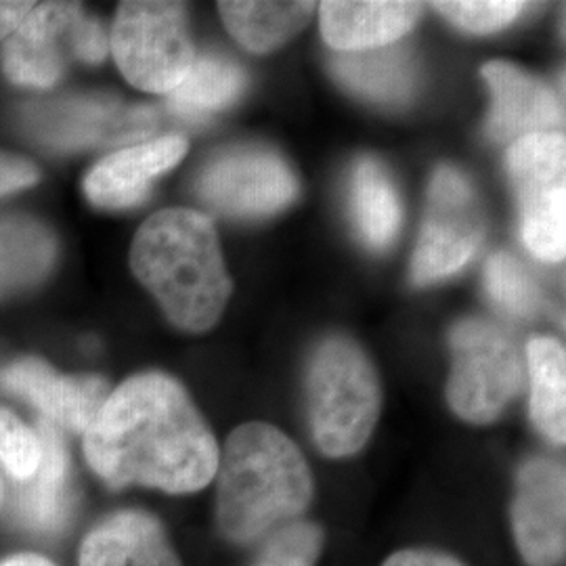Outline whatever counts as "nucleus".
<instances>
[{"label": "nucleus", "instance_id": "nucleus-1", "mask_svg": "<svg viewBox=\"0 0 566 566\" xmlns=\"http://www.w3.org/2000/svg\"><path fill=\"white\" fill-rule=\"evenodd\" d=\"M84 455L114 489L193 493L217 476L219 446L175 378L139 374L109 392L84 432Z\"/></svg>", "mask_w": 566, "mask_h": 566}, {"label": "nucleus", "instance_id": "nucleus-2", "mask_svg": "<svg viewBox=\"0 0 566 566\" xmlns=\"http://www.w3.org/2000/svg\"><path fill=\"white\" fill-rule=\"evenodd\" d=\"M217 521L233 544H254L298 523L313 497L308 464L280 428L243 424L219 455Z\"/></svg>", "mask_w": 566, "mask_h": 566}, {"label": "nucleus", "instance_id": "nucleus-3", "mask_svg": "<svg viewBox=\"0 0 566 566\" xmlns=\"http://www.w3.org/2000/svg\"><path fill=\"white\" fill-rule=\"evenodd\" d=\"M130 264L177 327L206 332L221 319L231 280L208 217L187 208L149 217L135 235Z\"/></svg>", "mask_w": 566, "mask_h": 566}, {"label": "nucleus", "instance_id": "nucleus-4", "mask_svg": "<svg viewBox=\"0 0 566 566\" xmlns=\"http://www.w3.org/2000/svg\"><path fill=\"white\" fill-rule=\"evenodd\" d=\"M308 413L315 443L329 458L364 449L380 416V382L364 350L346 338L325 340L308 367Z\"/></svg>", "mask_w": 566, "mask_h": 566}, {"label": "nucleus", "instance_id": "nucleus-5", "mask_svg": "<svg viewBox=\"0 0 566 566\" xmlns=\"http://www.w3.org/2000/svg\"><path fill=\"white\" fill-rule=\"evenodd\" d=\"M453 367L447 401L470 424L497 420L525 380L521 348L506 329L485 319H464L451 329Z\"/></svg>", "mask_w": 566, "mask_h": 566}, {"label": "nucleus", "instance_id": "nucleus-6", "mask_svg": "<svg viewBox=\"0 0 566 566\" xmlns=\"http://www.w3.org/2000/svg\"><path fill=\"white\" fill-rule=\"evenodd\" d=\"M109 44L126 81L147 93L170 95L196 61L179 2H122Z\"/></svg>", "mask_w": 566, "mask_h": 566}, {"label": "nucleus", "instance_id": "nucleus-7", "mask_svg": "<svg viewBox=\"0 0 566 566\" xmlns=\"http://www.w3.org/2000/svg\"><path fill=\"white\" fill-rule=\"evenodd\" d=\"M109 51L102 23L74 2L32 7L2 46V70L18 84L46 88L72 60L99 63Z\"/></svg>", "mask_w": 566, "mask_h": 566}, {"label": "nucleus", "instance_id": "nucleus-8", "mask_svg": "<svg viewBox=\"0 0 566 566\" xmlns=\"http://www.w3.org/2000/svg\"><path fill=\"white\" fill-rule=\"evenodd\" d=\"M507 170L521 208V235L528 252L547 263L565 259L566 145L560 133L512 143Z\"/></svg>", "mask_w": 566, "mask_h": 566}, {"label": "nucleus", "instance_id": "nucleus-9", "mask_svg": "<svg viewBox=\"0 0 566 566\" xmlns=\"http://www.w3.org/2000/svg\"><path fill=\"white\" fill-rule=\"evenodd\" d=\"M485 235L479 196L462 172L443 166L428 189L422 235L413 254L411 277L418 285L441 282L474 259Z\"/></svg>", "mask_w": 566, "mask_h": 566}, {"label": "nucleus", "instance_id": "nucleus-10", "mask_svg": "<svg viewBox=\"0 0 566 566\" xmlns=\"http://www.w3.org/2000/svg\"><path fill=\"white\" fill-rule=\"evenodd\" d=\"M206 202L229 217H266L298 196V181L280 156L263 147H235L217 156L198 179Z\"/></svg>", "mask_w": 566, "mask_h": 566}, {"label": "nucleus", "instance_id": "nucleus-11", "mask_svg": "<svg viewBox=\"0 0 566 566\" xmlns=\"http://www.w3.org/2000/svg\"><path fill=\"white\" fill-rule=\"evenodd\" d=\"M512 528L528 566L563 565L566 552L565 465L533 458L518 470Z\"/></svg>", "mask_w": 566, "mask_h": 566}, {"label": "nucleus", "instance_id": "nucleus-12", "mask_svg": "<svg viewBox=\"0 0 566 566\" xmlns=\"http://www.w3.org/2000/svg\"><path fill=\"white\" fill-rule=\"evenodd\" d=\"M2 385L41 409L49 424L72 432H86L112 392L99 376H60L39 359L11 365Z\"/></svg>", "mask_w": 566, "mask_h": 566}, {"label": "nucleus", "instance_id": "nucleus-13", "mask_svg": "<svg viewBox=\"0 0 566 566\" xmlns=\"http://www.w3.org/2000/svg\"><path fill=\"white\" fill-rule=\"evenodd\" d=\"M493 107L489 116V137L514 143L528 135L554 133L563 122V107L556 93L531 74L506 61H493L483 67Z\"/></svg>", "mask_w": 566, "mask_h": 566}, {"label": "nucleus", "instance_id": "nucleus-14", "mask_svg": "<svg viewBox=\"0 0 566 566\" xmlns=\"http://www.w3.org/2000/svg\"><path fill=\"white\" fill-rule=\"evenodd\" d=\"M185 154L187 142L182 137H163L120 149L86 175V198L109 210L133 208L147 200L151 185L181 163Z\"/></svg>", "mask_w": 566, "mask_h": 566}, {"label": "nucleus", "instance_id": "nucleus-15", "mask_svg": "<svg viewBox=\"0 0 566 566\" xmlns=\"http://www.w3.org/2000/svg\"><path fill=\"white\" fill-rule=\"evenodd\" d=\"M322 34L338 53L390 46L403 39L422 15L420 2L329 0L319 4Z\"/></svg>", "mask_w": 566, "mask_h": 566}, {"label": "nucleus", "instance_id": "nucleus-16", "mask_svg": "<svg viewBox=\"0 0 566 566\" xmlns=\"http://www.w3.org/2000/svg\"><path fill=\"white\" fill-rule=\"evenodd\" d=\"M81 566H181V560L158 518L142 510H124L84 537Z\"/></svg>", "mask_w": 566, "mask_h": 566}, {"label": "nucleus", "instance_id": "nucleus-17", "mask_svg": "<svg viewBox=\"0 0 566 566\" xmlns=\"http://www.w3.org/2000/svg\"><path fill=\"white\" fill-rule=\"evenodd\" d=\"M42 455L39 470L23 481L18 500L21 525L34 531H57L65 523L67 495V453L60 430L49 422L39 424Z\"/></svg>", "mask_w": 566, "mask_h": 566}, {"label": "nucleus", "instance_id": "nucleus-18", "mask_svg": "<svg viewBox=\"0 0 566 566\" xmlns=\"http://www.w3.org/2000/svg\"><path fill=\"white\" fill-rule=\"evenodd\" d=\"M154 114L145 107H122L103 99H84L55 107L53 120L44 124H53L55 142L93 145L139 139L154 130Z\"/></svg>", "mask_w": 566, "mask_h": 566}, {"label": "nucleus", "instance_id": "nucleus-19", "mask_svg": "<svg viewBox=\"0 0 566 566\" xmlns=\"http://www.w3.org/2000/svg\"><path fill=\"white\" fill-rule=\"evenodd\" d=\"M336 78L348 91L382 105H401L416 84L413 61L403 49H371L359 53H338L332 60Z\"/></svg>", "mask_w": 566, "mask_h": 566}, {"label": "nucleus", "instance_id": "nucleus-20", "mask_svg": "<svg viewBox=\"0 0 566 566\" xmlns=\"http://www.w3.org/2000/svg\"><path fill=\"white\" fill-rule=\"evenodd\" d=\"M315 2H221L227 30L252 53H269L294 39L313 18Z\"/></svg>", "mask_w": 566, "mask_h": 566}, {"label": "nucleus", "instance_id": "nucleus-21", "mask_svg": "<svg viewBox=\"0 0 566 566\" xmlns=\"http://www.w3.org/2000/svg\"><path fill=\"white\" fill-rule=\"evenodd\" d=\"M350 206L361 240L371 250L390 248L403 223V208L382 164L365 158L355 166Z\"/></svg>", "mask_w": 566, "mask_h": 566}, {"label": "nucleus", "instance_id": "nucleus-22", "mask_svg": "<svg viewBox=\"0 0 566 566\" xmlns=\"http://www.w3.org/2000/svg\"><path fill=\"white\" fill-rule=\"evenodd\" d=\"M531 376V418L554 446L566 439V357L563 344L535 338L526 346Z\"/></svg>", "mask_w": 566, "mask_h": 566}, {"label": "nucleus", "instance_id": "nucleus-23", "mask_svg": "<svg viewBox=\"0 0 566 566\" xmlns=\"http://www.w3.org/2000/svg\"><path fill=\"white\" fill-rule=\"evenodd\" d=\"M55 259V242L41 223L0 219V298L42 280Z\"/></svg>", "mask_w": 566, "mask_h": 566}, {"label": "nucleus", "instance_id": "nucleus-24", "mask_svg": "<svg viewBox=\"0 0 566 566\" xmlns=\"http://www.w3.org/2000/svg\"><path fill=\"white\" fill-rule=\"evenodd\" d=\"M245 86V74L233 61L219 55H196L185 81L168 95L175 114L189 120H202L235 102Z\"/></svg>", "mask_w": 566, "mask_h": 566}, {"label": "nucleus", "instance_id": "nucleus-25", "mask_svg": "<svg viewBox=\"0 0 566 566\" xmlns=\"http://www.w3.org/2000/svg\"><path fill=\"white\" fill-rule=\"evenodd\" d=\"M485 285L491 301L514 317L533 315L539 303L535 283L528 277L523 264L507 252H497L489 259Z\"/></svg>", "mask_w": 566, "mask_h": 566}, {"label": "nucleus", "instance_id": "nucleus-26", "mask_svg": "<svg viewBox=\"0 0 566 566\" xmlns=\"http://www.w3.org/2000/svg\"><path fill=\"white\" fill-rule=\"evenodd\" d=\"M324 547V531L298 521L269 537L256 566H315Z\"/></svg>", "mask_w": 566, "mask_h": 566}, {"label": "nucleus", "instance_id": "nucleus-27", "mask_svg": "<svg viewBox=\"0 0 566 566\" xmlns=\"http://www.w3.org/2000/svg\"><path fill=\"white\" fill-rule=\"evenodd\" d=\"M432 7L462 30L476 34H489L506 28L525 9L523 2L512 0H443L434 2Z\"/></svg>", "mask_w": 566, "mask_h": 566}, {"label": "nucleus", "instance_id": "nucleus-28", "mask_svg": "<svg viewBox=\"0 0 566 566\" xmlns=\"http://www.w3.org/2000/svg\"><path fill=\"white\" fill-rule=\"evenodd\" d=\"M42 447L39 434L0 407V462L18 481H28L41 464Z\"/></svg>", "mask_w": 566, "mask_h": 566}, {"label": "nucleus", "instance_id": "nucleus-29", "mask_svg": "<svg viewBox=\"0 0 566 566\" xmlns=\"http://www.w3.org/2000/svg\"><path fill=\"white\" fill-rule=\"evenodd\" d=\"M39 181V170L34 164L20 156H11L0 151V196L30 187Z\"/></svg>", "mask_w": 566, "mask_h": 566}, {"label": "nucleus", "instance_id": "nucleus-30", "mask_svg": "<svg viewBox=\"0 0 566 566\" xmlns=\"http://www.w3.org/2000/svg\"><path fill=\"white\" fill-rule=\"evenodd\" d=\"M382 566H464L458 558L432 549H401Z\"/></svg>", "mask_w": 566, "mask_h": 566}, {"label": "nucleus", "instance_id": "nucleus-31", "mask_svg": "<svg viewBox=\"0 0 566 566\" xmlns=\"http://www.w3.org/2000/svg\"><path fill=\"white\" fill-rule=\"evenodd\" d=\"M34 2H0V41L9 39L21 20L32 11Z\"/></svg>", "mask_w": 566, "mask_h": 566}, {"label": "nucleus", "instance_id": "nucleus-32", "mask_svg": "<svg viewBox=\"0 0 566 566\" xmlns=\"http://www.w3.org/2000/svg\"><path fill=\"white\" fill-rule=\"evenodd\" d=\"M0 566H55L51 560H46L44 556L39 554H18V556H11L7 560H2Z\"/></svg>", "mask_w": 566, "mask_h": 566}]
</instances>
